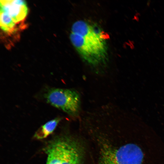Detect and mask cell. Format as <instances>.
<instances>
[{
  "mask_svg": "<svg viewBox=\"0 0 164 164\" xmlns=\"http://www.w3.org/2000/svg\"><path fill=\"white\" fill-rule=\"evenodd\" d=\"M70 39L83 60L95 68L104 67L108 60L107 36L97 24L80 20L72 25Z\"/></svg>",
  "mask_w": 164,
  "mask_h": 164,
  "instance_id": "obj_1",
  "label": "cell"
},
{
  "mask_svg": "<svg viewBox=\"0 0 164 164\" xmlns=\"http://www.w3.org/2000/svg\"><path fill=\"white\" fill-rule=\"evenodd\" d=\"M143 157L142 149L134 144L117 149L104 145L101 150V164H142Z\"/></svg>",
  "mask_w": 164,
  "mask_h": 164,
  "instance_id": "obj_2",
  "label": "cell"
},
{
  "mask_svg": "<svg viewBox=\"0 0 164 164\" xmlns=\"http://www.w3.org/2000/svg\"><path fill=\"white\" fill-rule=\"evenodd\" d=\"M47 102L62 110L70 116L76 117L80 113V98L73 89L52 88L44 94Z\"/></svg>",
  "mask_w": 164,
  "mask_h": 164,
  "instance_id": "obj_3",
  "label": "cell"
},
{
  "mask_svg": "<svg viewBox=\"0 0 164 164\" xmlns=\"http://www.w3.org/2000/svg\"><path fill=\"white\" fill-rule=\"evenodd\" d=\"M0 11L7 13L17 24L23 23L28 12L26 2L22 0L0 1Z\"/></svg>",
  "mask_w": 164,
  "mask_h": 164,
  "instance_id": "obj_4",
  "label": "cell"
},
{
  "mask_svg": "<svg viewBox=\"0 0 164 164\" xmlns=\"http://www.w3.org/2000/svg\"><path fill=\"white\" fill-rule=\"evenodd\" d=\"M84 150L77 141L64 137V150L61 164H82Z\"/></svg>",
  "mask_w": 164,
  "mask_h": 164,
  "instance_id": "obj_5",
  "label": "cell"
},
{
  "mask_svg": "<svg viewBox=\"0 0 164 164\" xmlns=\"http://www.w3.org/2000/svg\"><path fill=\"white\" fill-rule=\"evenodd\" d=\"M64 144V137L54 138L47 144L45 149L47 155L46 164H61Z\"/></svg>",
  "mask_w": 164,
  "mask_h": 164,
  "instance_id": "obj_6",
  "label": "cell"
},
{
  "mask_svg": "<svg viewBox=\"0 0 164 164\" xmlns=\"http://www.w3.org/2000/svg\"><path fill=\"white\" fill-rule=\"evenodd\" d=\"M24 23H15L11 17L6 12L0 11V25L3 33L7 36H12L19 30L25 27Z\"/></svg>",
  "mask_w": 164,
  "mask_h": 164,
  "instance_id": "obj_7",
  "label": "cell"
},
{
  "mask_svg": "<svg viewBox=\"0 0 164 164\" xmlns=\"http://www.w3.org/2000/svg\"><path fill=\"white\" fill-rule=\"evenodd\" d=\"M61 119L58 117L48 121L36 132L34 137L38 139L46 138L53 132Z\"/></svg>",
  "mask_w": 164,
  "mask_h": 164,
  "instance_id": "obj_8",
  "label": "cell"
}]
</instances>
